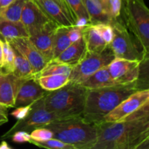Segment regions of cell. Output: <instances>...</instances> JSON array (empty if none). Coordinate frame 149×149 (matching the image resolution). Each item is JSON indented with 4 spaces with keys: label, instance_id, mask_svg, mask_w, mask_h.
<instances>
[{
    "label": "cell",
    "instance_id": "cell-1",
    "mask_svg": "<svg viewBox=\"0 0 149 149\" xmlns=\"http://www.w3.org/2000/svg\"><path fill=\"white\" fill-rule=\"evenodd\" d=\"M97 141L93 149H137L149 139V116L96 125Z\"/></svg>",
    "mask_w": 149,
    "mask_h": 149
},
{
    "label": "cell",
    "instance_id": "cell-2",
    "mask_svg": "<svg viewBox=\"0 0 149 149\" xmlns=\"http://www.w3.org/2000/svg\"><path fill=\"white\" fill-rule=\"evenodd\" d=\"M138 82L116 84L94 90H87L81 117L94 125L103 122V117L128 96L141 90Z\"/></svg>",
    "mask_w": 149,
    "mask_h": 149
},
{
    "label": "cell",
    "instance_id": "cell-3",
    "mask_svg": "<svg viewBox=\"0 0 149 149\" xmlns=\"http://www.w3.org/2000/svg\"><path fill=\"white\" fill-rule=\"evenodd\" d=\"M45 127L52 131L53 138L75 149H93L97 141L96 126L85 122L81 116L55 121Z\"/></svg>",
    "mask_w": 149,
    "mask_h": 149
},
{
    "label": "cell",
    "instance_id": "cell-4",
    "mask_svg": "<svg viewBox=\"0 0 149 149\" xmlns=\"http://www.w3.org/2000/svg\"><path fill=\"white\" fill-rule=\"evenodd\" d=\"M87 90L78 84L69 82L64 87L49 92L44 97L47 109L62 119L81 116Z\"/></svg>",
    "mask_w": 149,
    "mask_h": 149
},
{
    "label": "cell",
    "instance_id": "cell-5",
    "mask_svg": "<svg viewBox=\"0 0 149 149\" xmlns=\"http://www.w3.org/2000/svg\"><path fill=\"white\" fill-rule=\"evenodd\" d=\"M121 17L144 59L148 58L149 10L143 0H122Z\"/></svg>",
    "mask_w": 149,
    "mask_h": 149
},
{
    "label": "cell",
    "instance_id": "cell-6",
    "mask_svg": "<svg viewBox=\"0 0 149 149\" xmlns=\"http://www.w3.org/2000/svg\"><path fill=\"white\" fill-rule=\"evenodd\" d=\"M110 24L113 27V37L109 46L115 58L140 61L145 60L122 17L113 20Z\"/></svg>",
    "mask_w": 149,
    "mask_h": 149
},
{
    "label": "cell",
    "instance_id": "cell-7",
    "mask_svg": "<svg viewBox=\"0 0 149 149\" xmlns=\"http://www.w3.org/2000/svg\"><path fill=\"white\" fill-rule=\"evenodd\" d=\"M115 58L109 45L100 53L86 52L81 61L73 66L68 79L70 82L79 84L100 68L109 65Z\"/></svg>",
    "mask_w": 149,
    "mask_h": 149
},
{
    "label": "cell",
    "instance_id": "cell-8",
    "mask_svg": "<svg viewBox=\"0 0 149 149\" xmlns=\"http://www.w3.org/2000/svg\"><path fill=\"white\" fill-rule=\"evenodd\" d=\"M63 119L53 112L48 110L44 103V97L32 104L29 114L22 120H18L8 134L17 130L31 132L33 130L39 127H45L55 121Z\"/></svg>",
    "mask_w": 149,
    "mask_h": 149
},
{
    "label": "cell",
    "instance_id": "cell-9",
    "mask_svg": "<svg viewBox=\"0 0 149 149\" xmlns=\"http://www.w3.org/2000/svg\"><path fill=\"white\" fill-rule=\"evenodd\" d=\"M147 103H149L148 88L137 90L106 114L103 117V122H113L124 120L138 111Z\"/></svg>",
    "mask_w": 149,
    "mask_h": 149
},
{
    "label": "cell",
    "instance_id": "cell-10",
    "mask_svg": "<svg viewBox=\"0 0 149 149\" xmlns=\"http://www.w3.org/2000/svg\"><path fill=\"white\" fill-rule=\"evenodd\" d=\"M141 63L140 61L115 58L107 67L115 84H130L138 81Z\"/></svg>",
    "mask_w": 149,
    "mask_h": 149
},
{
    "label": "cell",
    "instance_id": "cell-11",
    "mask_svg": "<svg viewBox=\"0 0 149 149\" xmlns=\"http://www.w3.org/2000/svg\"><path fill=\"white\" fill-rule=\"evenodd\" d=\"M52 21L33 0H26L22 10L20 22L29 33L35 34L47 24Z\"/></svg>",
    "mask_w": 149,
    "mask_h": 149
},
{
    "label": "cell",
    "instance_id": "cell-12",
    "mask_svg": "<svg viewBox=\"0 0 149 149\" xmlns=\"http://www.w3.org/2000/svg\"><path fill=\"white\" fill-rule=\"evenodd\" d=\"M7 41L30 63L35 78L37 79L40 71L47 63V61L36 49L29 37L15 38Z\"/></svg>",
    "mask_w": 149,
    "mask_h": 149
},
{
    "label": "cell",
    "instance_id": "cell-13",
    "mask_svg": "<svg viewBox=\"0 0 149 149\" xmlns=\"http://www.w3.org/2000/svg\"><path fill=\"white\" fill-rule=\"evenodd\" d=\"M49 92L41 87L35 78L23 80L16 96L15 108L32 105L45 97Z\"/></svg>",
    "mask_w": 149,
    "mask_h": 149
},
{
    "label": "cell",
    "instance_id": "cell-14",
    "mask_svg": "<svg viewBox=\"0 0 149 149\" xmlns=\"http://www.w3.org/2000/svg\"><path fill=\"white\" fill-rule=\"evenodd\" d=\"M58 26L55 22L51 21L37 33L29 37L47 62L52 60L53 56L54 34Z\"/></svg>",
    "mask_w": 149,
    "mask_h": 149
},
{
    "label": "cell",
    "instance_id": "cell-15",
    "mask_svg": "<svg viewBox=\"0 0 149 149\" xmlns=\"http://www.w3.org/2000/svg\"><path fill=\"white\" fill-rule=\"evenodd\" d=\"M23 80L13 73L0 74V104L7 108H14L17 91Z\"/></svg>",
    "mask_w": 149,
    "mask_h": 149
},
{
    "label": "cell",
    "instance_id": "cell-16",
    "mask_svg": "<svg viewBox=\"0 0 149 149\" xmlns=\"http://www.w3.org/2000/svg\"><path fill=\"white\" fill-rule=\"evenodd\" d=\"M44 13L58 26H72L74 23L68 14L58 3L54 0H33Z\"/></svg>",
    "mask_w": 149,
    "mask_h": 149
},
{
    "label": "cell",
    "instance_id": "cell-17",
    "mask_svg": "<svg viewBox=\"0 0 149 149\" xmlns=\"http://www.w3.org/2000/svg\"><path fill=\"white\" fill-rule=\"evenodd\" d=\"M82 39L85 45L86 52L90 53H100L108 46L95 25L92 23L82 29Z\"/></svg>",
    "mask_w": 149,
    "mask_h": 149
},
{
    "label": "cell",
    "instance_id": "cell-18",
    "mask_svg": "<svg viewBox=\"0 0 149 149\" xmlns=\"http://www.w3.org/2000/svg\"><path fill=\"white\" fill-rule=\"evenodd\" d=\"M85 52V45L84 40L81 38L79 40L71 43L58 57L53 58V60L58 62L74 66L81 61Z\"/></svg>",
    "mask_w": 149,
    "mask_h": 149
},
{
    "label": "cell",
    "instance_id": "cell-19",
    "mask_svg": "<svg viewBox=\"0 0 149 149\" xmlns=\"http://www.w3.org/2000/svg\"><path fill=\"white\" fill-rule=\"evenodd\" d=\"M79 85L87 90H94L102 87L116 85L111 79L108 67H103L80 83Z\"/></svg>",
    "mask_w": 149,
    "mask_h": 149
},
{
    "label": "cell",
    "instance_id": "cell-20",
    "mask_svg": "<svg viewBox=\"0 0 149 149\" xmlns=\"http://www.w3.org/2000/svg\"><path fill=\"white\" fill-rule=\"evenodd\" d=\"M83 1L92 24L110 23L112 21V19L105 10L102 0H83Z\"/></svg>",
    "mask_w": 149,
    "mask_h": 149
},
{
    "label": "cell",
    "instance_id": "cell-21",
    "mask_svg": "<svg viewBox=\"0 0 149 149\" xmlns=\"http://www.w3.org/2000/svg\"><path fill=\"white\" fill-rule=\"evenodd\" d=\"M0 34L4 39L29 37L27 30L20 21L13 22L0 17Z\"/></svg>",
    "mask_w": 149,
    "mask_h": 149
},
{
    "label": "cell",
    "instance_id": "cell-22",
    "mask_svg": "<svg viewBox=\"0 0 149 149\" xmlns=\"http://www.w3.org/2000/svg\"><path fill=\"white\" fill-rule=\"evenodd\" d=\"M14 49L15 59H14V71L13 74L17 78L22 80L29 79L35 78L33 68L30 63L27 61L23 55H22L17 49ZM36 79V78H35Z\"/></svg>",
    "mask_w": 149,
    "mask_h": 149
},
{
    "label": "cell",
    "instance_id": "cell-23",
    "mask_svg": "<svg viewBox=\"0 0 149 149\" xmlns=\"http://www.w3.org/2000/svg\"><path fill=\"white\" fill-rule=\"evenodd\" d=\"M71 26H58L54 34L53 56L52 59L58 57L71 44L68 38V30Z\"/></svg>",
    "mask_w": 149,
    "mask_h": 149
},
{
    "label": "cell",
    "instance_id": "cell-24",
    "mask_svg": "<svg viewBox=\"0 0 149 149\" xmlns=\"http://www.w3.org/2000/svg\"><path fill=\"white\" fill-rule=\"evenodd\" d=\"M36 80L41 87L47 92L58 90L70 82L68 77L61 74L39 77Z\"/></svg>",
    "mask_w": 149,
    "mask_h": 149
},
{
    "label": "cell",
    "instance_id": "cell-25",
    "mask_svg": "<svg viewBox=\"0 0 149 149\" xmlns=\"http://www.w3.org/2000/svg\"><path fill=\"white\" fill-rule=\"evenodd\" d=\"M72 68L73 66L71 65L58 62V61L52 59L48 61L46 65L42 68V70L38 75V77H43V76L55 75V74H61V75H64L68 77Z\"/></svg>",
    "mask_w": 149,
    "mask_h": 149
},
{
    "label": "cell",
    "instance_id": "cell-26",
    "mask_svg": "<svg viewBox=\"0 0 149 149\" xmlns=\"http://www.w3.org/2000/svg\"><path fill=\"white\" fill-rule=\"evenodd\" d=\"M2 63L0 65V71L2 74L13 73L14 71V49L11 45L5 39L2 41Z\"/></svg>",
    "mask_w": 149,
    "mask_h": 149
},
{
    "label": "cell",
    "instance_id": "cell-27",
    "mask_svg": "<svg viewBox=\"0 0 149 149\" xmlns=\"http://www.w3.org/2000/svg\"><path fill=\"white\" fill-rule=\"evenodd\" d=\"M26 0H15L0 12V17L13 22L20 21L22 10Z\"/></svg>",
    "mask_w": 149,
    "mask_h": 149
},
{
    "label": "cell",
    "instance_id": "cell-28",
    "mask_svg": "<svg viewBox=\"0 0 149 149\" xmlns=\"http://www.w3.org/2000/svg\"><path fill=\"white\" fill-rule=\"evenodd\" d=\"M71 14L74 22L80 17H85L90 20V16L86 10L83 0H63Z\"/></svg>",
    "mask_w": 149,
    "mask_h": 149
},
{
    "label": "cell",
    "instance_id": "cell-29",
    "mask_svg": "<svg viewBox=\"0 0 149 149\" xmlns=\"http://www.w3.org/2000/svg\"><path fill=\"white\" fill-rule=\"evenodd\" d=\"M30 143L33 144L40 148H45L49 149H75L73 146L70 144L65 143L62 141L57 139V138H52L47 141L39 142V141H34L31 140Z\"/></svg>",
    "mask_w": 149,
    "mask_h": 149
},
{
    "label": "cell",
    "instance_id": "cell-30",
    "mask_svg": "<svg viewBox=\"0 0 149 149\" xmlns=\"http://www.w3.org/2000/svg\"><path fill=\"white\" fill-rule=\"evenodd\" d=\"M107 14L112 20L121 15L122 8V0H102Z\"/></svg>",
    "mask_w": 149,
    "mask_h": 149
},
{
    "label": "cell",
    "instance_id": "cell-31",
    "mask_svg": "<svg viewBox=\"0 0 149 149\" xmlns=\"http://www.w3.org/2000/svg\"><path fill=\"white\" fill-rule=\"evenodd\" d=\"M31 139L34 141H47L50 138H53L52 132L47 127H39L33 130L30 133Z\"/></svg>",
    "mask_w": 149,
    "mask_h": 149
},
{
    "label": "cell",
    "instance_id": "cell-32",
    "mask_svg": "<svg viewBox=\"0 0 149 149\" xmlns=\"http://www.w3.org/2000/svg\"><path fill=\"white\" fill-rule=\"evenodd\" d=\"M95 25L105 42L108 45H110L113 37V30L111 25L110 23H96Z\"/></svg>",
    "mask_w": 149,
    "mask_h": 149
},
{
    "label": "cell",
    "instance_id": "cell-33",
    "mask_svg": "<svg viewBox=\"0 0 149 149\" xmlns=\"http://www.w3.org/2000/svg\"><path fill=\"white\" fill-rule=\"evenodd\" d=\"M12 140L15 143H22L26 142L29 143L31 139L30 133L24 130H17L13 132L12 135Z\"/></svg>",
    "mask_w": 149,
    "mask_h": 149
},
{
    "label": "cell",
    "instance_id": "cell-34",
    "mask_svg": "<svg viewBox=\"0 0 149 149\" xmlns=\"http://www.w3.org/2000/svg\"><path fill=\"white\" fill-rule=\"evenodd\" d=\"M32 105H29V106H19V107H16L15 109L11 113V115L13 117L15 118L17 121L22 120L24 118L27 116L29 114V111L31 110Z\"/></svg>",
    "mask_w": 149,
    "mask_h": 149
},
{
    "label": "cell",
    "instance_id": "cell-35",
    "mask_svg": "<svg viewBox=\"0 0 149 149\" xmlns=\"http://www.w3.org/2000/svg\"><path fill=\"white\" fill-rule=\"evenodd\" d=\"M82 29L83 28L77 27L75 26H72L69 28L68 38L71 43L77 42L82 38Z\"/></svg>",
    "mask_w": 149,
    "mask_h": 149
},
{
    "label": "cell",
    "instance_id": "cell-36",
    "mask_svg": "<svg viewBox=\"0 0 149 149\" xmlns=\"http://www.w3.org/2000/svg\"><path fill=\"white\" fill-rule=\"evenodd\" d=\"M7 109H8L7 107L0 104V125L8 122Z\"/></svg>",
    "mask_w": 149,
    "mask_h": 149
},
{
    "label": "cell",
    "instance_id": "cell-37",
    "mask_svg": "<svg viewBox=\"0 0 149 149\" xmlns=\"http://www.w3.org/2000/svg\"><path fill=\"white\" fill-rule=\"evenodd\" d=\"M90 23H90V20H88L87 18H85V17H80V18H78L76 20L75 23H74V26L79 28H84V26H87Z\"/></svg>",
    "mask_w": 149,
    "mask_h": 149
},
{
    "label": "cell",
    "instance_id": "cell-38",
    "mask_svg": "<svg viewBox=\"0 0 149 149\" xmlns=\"http://www.w3.org/2000/svg\"><path fill=\"white\" fill-rule=\"evenodd\" d=\"M15 1V0H0V12L8 7L10 4H12Z\"/></svg>",
    "mask_w": 149,
    "mask_h": 149
},
{
    "label": "cell",
    "instance_id": "cell-39",
    "mask_svg": "<svg viewBox=\"0 0 149 149\" xmlns=\"http://www.w3.org/2000/svg\"><path fill=\"white\" fill-rule=\"evenodd\" d=\"M54 1H56L57 3H58V4H59L60 5H61V7H62L64 9V10H65V11L66 12V13H67V14H68V17H69V18L71 19V21H72V23H74V20H73V18H72V17H71V14H70V13H69V12H68V9H67V7H66V6H65V4H64L63 1V0H54Z\"/></svg>",
    "mask_w": 149,
    "mask_h": 149
},
{
    "label": "cell",
    "instance_id": "cell-40",
    "mask_svg": "<svg viewBox=\"0 0 149 149\" xmlns=\"http://www.w3.org/2000/svg\"><path fill=\"white\" fill-rule=\"evenodd\" d=\"M12 147H10L8 145V143L5 142V141H2L0 144V149H11Z\"/></svg>",
    "mask_w": 149,
    "mask_h": 149
},
{
    "label": "cell",
    "instance_id": "cell-41",
    "mask_svg": "<svg viewBox=\"0 0 149 149\" xmlns=\"http://www.w3.org/2000/svg\"><path fill=\"white\" fill-rule=\"evenodd\" d=\"M2 57H3V47H2V40L0 39V65L2 63Z\"/></svg>",
    "mask_w": 149,
    "mask_h": 149
},
{
    "label": "cell",
    "instance_id": "cell-42",
    "mask_svg": "<svg viewBox=\"0 0 149 149\" xmlns=\"http://www.w3.org/2000/svg\"><path fill=\"white\" fill-rule=\"evenodd\" d=\"M0 74H1V71H0Z\"/></svg>",
    "mask_w": 149,
    "mask_h": 149
}]
</instances>
